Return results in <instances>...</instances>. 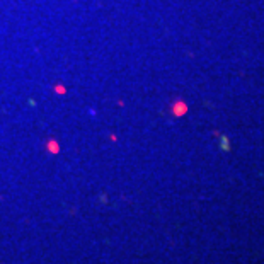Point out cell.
Returning <instances> with one entry per match:
<instances>
[{
	"instance_id": "6da1fadb",
	"label": "cell",
	"mask_w": 264,
	"mask_h": 264,
	"mask_svg": "<svg viewBox=\"0 0 264 264\" xmlns=\"http://www.w3.org/2000/svg\"><path fill=\"white\" fill-rule=\"evenodd\" d=\"M221 150H225V152H228L230 150V145H228V140H227V136H221Z\"/></svg>"
}]
</instances>
